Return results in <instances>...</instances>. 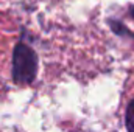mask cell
Returning <instances> with one entry per match:
<instances>
[{"label":"cell","instance_id":"6da1fadb","mask_svg":"<svg viewBox=\"0 0 134 132\" xmlns=\"http://www.w3.org/2000/svg\"><path fill=\"white\" fill-rule=\"evenodd\" d=\"M37 75V55L24 40L17 42L13 50V81L20 86H28Z\"/></svg>","mask_w":134,"mask_h":132},{"label":"cell","instance_id":"7a4b0ae2","mask_svg":"<svg viewBox=\"0 0 134 132\" xmlns=\"http://www.w3.org/2000/svg\"><path fill=\"white\" fill-rule=\"evenodd\" d=\"M125 124L128 132H134V99L130 101L128 107H126V113H125Z\"/></svg>","mask_w":134,"mask_h":132},{"label":"cell","instance_id":"277c9868","mask_svg":"<svg viewBox=\"0 0 134 132\" xmlns=\"http://www.w3.org/2000/svg\"><path fill=\"white\" fill-rule=\"evenodd\" d=\"M130 16L133 17V20H134V5H131V6H130Z\"/></svg>","mask_w":134,"mask_h":132},{"label":"cell","instance_id":"3957f363","mask_svg":"<svg viewBox=\"0 0 134 132\" xmlns=\"http://www.w3.org/2000/svg\"><path fill=\"white\" fill-rule=\"evenodd\" d=\"M109 27L114 30V33L119 34V36H131V37H134V34H131V31H130L125 25L115 22V19H109Z\"/></svg>","mask_w":134,"mask_h":132}]
</instances>
